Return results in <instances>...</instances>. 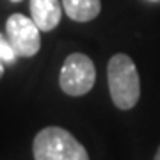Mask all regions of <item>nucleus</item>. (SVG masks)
<instances>
[{
    "instance_id": "f257e3e1",
    "label": "nucleus",
    "mask_w": 160,
    "mask_h": 160,
    "mask_svg": "<svg viewBox=\"0 0 160 160\" xmlns=\"http://www.w3.org/2000/svg\"><path fill=\"white\" fill-rule=\"evenodd\" d=\"M110 98L118 109L130 110L141 98V80L137 68L126 53L112 55L107 66Z\"/></svg>"
},
{
    "instance_id": "f03ea898",
    "label": "nucleus",
    "mask_w": 160,
    "mask_h": 160,
    "mask_svg": "<svg viewBox=\"0 0 160 160\" xmlns=\"http://www.w3.org/2000/svg\"><path fill=\"white\" fill-rule=\"evenodd\" d=\"M34 160H89L86 148L61 126H46L34 137Z\"/></svg>"
},
{
    "instance_id": "7ed1b4c3",
    "label": "nucleus",
    "mask_w": 160,
    "mask_h": 160,
    "mask_svg": "<svg viewBox=\"0 0 160 160\" xmlns=\"http://www.w3.org/2000/svg\"><path fill=\"white\" fill-rule=\"evenodd\" d=\"M96 80L94 64L84 53H71L66 57L61 75H59V86L69 96H84L92 89Z\"/></svg>"
},
{
    "instance_id": "20e7f679",
    "label": "nucleus",
    "mask_w": 160,
    "mask_h": 160,
    "mask_svg": "<svg viewBox=\"0 0 160 160\" xmlns=\"http://www.w3.org/2000/svg\"><path fill=\"white\" fill-rule=\"evenodd\" d=\"M6 38L18 57H32L41 48L39 29L34 20L14 12L6 22Z\"/></svg>"
},
{
    "instance_id": "39448f33",
    "label": "nucleus",
    "mask_w": 160,
    "mask_h": 160,
    "mask_svg": "<svg viewBox=\"0 0 160 160\" xmlns=\"http://www.w3.org/2000/svg\"><path fill=\"white\" fill-rule=\"evenodd\" d=\"M62 2L61 0H30V18L38 29L50 32L61 23Z\"/></svg>"
},
{
    "instance_id": "423d86ee",
    "label": "nucleus",
    "mask_w": 160,
    "mask_h": 160,
    "mask_svg": "<svg viewBox=\"0 0 160 160\" xmlns=\"http://www.w3.org/2000/svg\"><path fill=\"white\" fill-rule=\"evenodd\" d=\"M62 9L73 22H91L102 11L100 0H61Z\"/></svg>"
},
{
    "instance_id": "0eeeda50",
    "label": "nucleus",
    "mask_w": 160,
    "mask_h": 160,
    "mask_svg": "<svg viewBox=\"0 0 160 160\" xmlns=\"http://www.w3.org/2000/svg\"><path fill=\"white\" fill-rule=\"evenodd\" d=\"M16 57L18 55L14 53L11 43L7 41V38L4 34H0V61L4 64H12L16 61Z\"/></svg>"
},
{
    "instance_id": "6e6552de",
    "label": "nucleus",
    "mask_w": 160,
    "mask_h": 160,
    "mask_svg": "<svg viewBox=\"0 0 160 160\" xmlns=\"http://www.w3.org/2000/svg\"><path fill=\"white\" fill-rule=\"evenodd\" d=\"M2 77H4V62L0 61V78H2Z\"/></svg>"
},
{
    "instance_id": "1a4fd4ad",
    "label": "nucleus",
    "mask_w": 160,
    "mask_h": 160,
    "mask_svg": "<svg viewBox=\"0 0 160 160\" xmlns=\"http://www.w3.org/2000/svg\"><path fill=\"white\" fill-rule=\"evenodd\" d=\"M153 160H160V146H158V149H157V153H155V158Z\"/></svg>"
},
{
    "instance_id": "9d476101",
    "label": "nucleus",
    "mask_w": 160,
    "mask_h": 160,
    "mask_svg": "<svg viewBox=\"0 0 160 160\" xmlns=\"http://www.w3.org/2000/svg\"><path fill=\"white\" fill-rule=\"evenodd\" d=\"M11 2H22V0H11Z\"/></svg>"
}]
</instances>
